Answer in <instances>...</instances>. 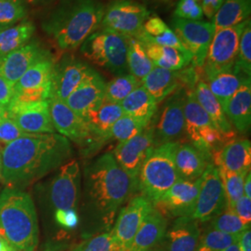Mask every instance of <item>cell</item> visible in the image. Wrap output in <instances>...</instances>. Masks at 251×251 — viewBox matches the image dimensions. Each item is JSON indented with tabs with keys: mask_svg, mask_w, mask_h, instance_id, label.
Returning a JSON list of instances; mask_svg holds the SVG:
<instances>
[{
	"mask_svg": "<svg viewBox=\"0 0 251 251\" xmlns=\"http://www.w3.org/2000/svg\"><path fill=\"white\" fill-rule=\"evenodd\" d=\"M165 251L163 250V248L161 247V245H159V246H156V247H154V248H152V249H150V250H148V251Z\"/></svg>",
	"mask_w": 251,
	"mask_h": 251,
	"instance_id": "57",
	"label": "cell"
},
{
	"mask_svg": "<svg viewBox=\"0 0 251 251\" xmlns=\"http://www.w3.org/2000/svg\"><path fill=\"white\" fill-rule=\"evenodd\" d=\"M0 168H1V156H0Z\"/></svg>",
	"mask_w": 251,
	"mask_h": 251,
	"instance_id": "61",
	"label": "cell"
},
{
	"mask_svg": "<svg viewBox=\"0 0 251 251\" xmlns=\"http://www.w3.org/2000/svg\"><path fill=\"white\" fill-rule=\"evenodd\" d=\"M221 251H239V247H238V243L233 244L232 246H230L229 248H227L226 250Z\"/></svg>",
	"mask_w": 251,
	"mask_h": 251,
	"instance_id": "55",
	"label": "cell"
},
{
	"mask_svg": "<svg viewBox=\"0 0 251 251\" xmlns=\"http://www.w3.org/2000/svg\"><path fill=\"white\" fill-rule=\"evenodd\" d=\"M194 94L198 103L205 110L208 117L212 120L216 127L224 134L229 137H234L233 126L225 115V110L220 101L208 89L206 82L199 79L194 90Z\"/></svg>",
	"mask_w": 251,
	"mask_h": 251,
	"instance_id": "29",
	"label": "cell"
},
{
	"mask_svg": "<svg viewBox=\"0 0 251 251\" xmlns=\"http://www.w3.org/2000/svg\"><path fill=\"white\" fill-rule=\"evenodd\" d=\"M125 115L148 125L154 116L158 104L143 86L132 91L121 103Z\"/></svg>",
	"mask_w": 251,
	"mask_h": 251,
	"instance_id": "31",
	"label": "cell"
},
{
	"mask_svg": "<svg viewBox=\"0 0 251 251\" xmlns=\"http://www.w3.org/2000/svg\"><path fill=\"white\" fill-rule=\"evenodd\" d=\"M36 31L35 25L24 21L10 26L0 28V56L6 55L25 45Z\"/></svg>",
	"mask_w": 251,
	"mask_h": 251,
	"instance_id": "35",
	"label": "cell"
},
{
	"mask_svg": "<svg viewBox=\"0 0 251 251\" xmlns=\"http://www.w3.org/2000/svg\"><path fill=\"white\" fill-rule=\"evenodd\" d=\"M85 198L95 214L111 220L129 197L135 183L126 174L112 152H105L85 170Z\"/></svg>",
	"mask_w": 251,
	"mask_h": 251,
	"instance_id": "2",
	"label": "cell"
},
{
	"mask_svg": "<svg viewBox=\"0 0 251 251\" xmlns=\"http://www.w3.org/2000/svg\"><path fill=\"white\" fill-rule=\"evenodd\" d=\"M129 38L105 29L97 30L82 43L81 53L117 76L126 75L128 73L126 53Z\"/></svg>",
	"mask_w": 251,
	"mask_h": 251,
	"instance_id": "6",
	"label": "cell"
},
{
	"mask_svg": "<svg viewBox=\"0 0 251 251\" xmlns=\"http://www.w3.org/2000/svg\"><path fill=\"white\" fill-rule=\"evenodd\" d=\"M72 251V250H71V251Z\"/></svg>",
	"mask_w": 251,
	"mask_h": 251,
	"instance_id": "62",
	"label": "cell"
},
{
	"mask_svg": "<svg viewBox=\"0 0 251 251\" xmlns=\"http://www.w3.org/2000/svg\"><path fill=\"white\" fill-rule=\"evenodd\" d=\"M210 228L226 233H241L247 229L251 228V225H247L236 215L233 210L226 208L224 212L211 219Z\"/></svg>",
	"mask_w": 251,
	"mask_h": 251,
	"instance_id": "43",
	"label": "cell"
},
{
	"mask_svg": "<svg viewBox=\"0 0 251 251\" xmlns=\"http://www.w3.org/2000/svg\"><path fill=\"white\" fill-rule=\"evenodd\" d=\"M212 161L210 154L192 144L179 143L175 153V165L179 179L195 181L201 178L207 165Z\"/></svg>",
	"mask_w": 251,
	"mask_h": 251,
	"instance_id": "24",
	"label": "cell"
},
{
	"mask_svg": "<svg viewBox=\"0 0 251 251\" xmlns=\"http://www.w3.org/2000/svg\"><path fill=\"white\" fill-rule=\"evenodd\" d=\"M13 87L9 81L0 76V106L6 111L13 96Z\"/></svg>",
	"mask_w": 251,
	"mask_h": 251,
	"instance_id": "50",
	"label": "cell"
},
{
	"mask_svg": "<svg viewBox=\"0 0 251 251\" xmlns=\"http://www.w3.org/2000/svg\"><path fill=\"white\" fill-rule=\"evenodd\" d=\"M27 134L10 118L6 117L0 120V142L8 144Z\"/></svg>",
	"mask_w": 251,
	"mask_h": 251,
	"instance_id": "47",
	"label": "cell"
},
{
	"mask_svg": "<svg viewBox=\"0 0 251 251\" xmlns=\"http://www.w3.org/2000/svg\"><path fill=\"white\" fill-rule=\"evenodd\" d=\"M251 13V0H225L213 18L215 32L241 24Z\"/></svg>",
	"mask_w": 251,
	"mask_h": 251,
	"instance_id": "34",
	"label": "cell"
},
{
	"mask_svg": "<svg viewBox=\"0 0 251 251\" xmlns=\"http://www.w3.org/2000/svg\"><path fill=\"white\" fill-rule=\"evenodd\" d=\"M179 144L169 143L155 147L141 168L137 178L139 187L152 205L179 179L175 165Z\"/></svg>",
	"mask_w": 251,
	"mask_h": 251,
	"instance_id": "5",
	"label": "cell"
},
{
	"mask_svg": "<svg viewBox=\"0 0 251 251\" xmlns=\"http://www.w3.org/2000/svg\"><path fill=\"white\" fill-rule=\"evenodd\" d=\"M0 251H12L10 249H9V247L6 245L2 250H0Z\"/></svg>",
	"mask_w": 251,
	"mask_h": 251,
	"instance_id": "59",
	"label": "cell"
},
{
	"mask_svg": "<svg viewBox=\"0 0 251 251\" xmlns=\"http://www.w3.org/2000/svg\"><path fill=\"white\" fill-rule=\"evenodd\" d=\"M149 17L150 11L135 0H114L104 9L100 27L126 37L137 38Z\"/></svg>",
	"mask_w": 251,
	"mask_h": 251,
	"instance_id": "9",
	"label": "cell"
},
{
	"mask_svg": "<svg viewBox=\"0 0 251 251\" xmlns=\"http://www.w3.org/2000/svg\"><path fill=\"white\" fill-rule=\"evenodd\" d=\"M154 148L152 128L147 126L134 138L125 143H118L113 155L119 167L135 183L144 162Z\"/></svg>",
	"mask_w": 251,
	"mask_h": 251,
	"instance_id": "15",
	"label": "cell"
},
{
	"mask_svg": "<svg viewBox=\"0 0 251 251\" xmlns=\"http://www.w3.org/2000/svg\"><path fill=\"white\" fill-rule=\"evenodd\" d=\"M225 0H201L203 15L207 19H213L218 10L221 9Z\"/></svg>",
	"mask_w": 251,
	"mask_h": 251,
	"instance_id": "51",
	"label": "cell"
},
{
	"mask_svg": "<svg viewBox=\"0 0 251 251\" xmlns=\"http://www.w3.org/2000/svg\"><path fill=\"white\" fill-rule=\"evenodd\" d=\"M56 222L63 228L74 229L76 227L79 222V218L75 209H58L55 211Z\"/></svg>",
	"mask_w": 251,
	"mask_h": 251,
	"instance_id": "48",
	"label": "cell"
},
{
	"mask_svg": "<svg viewBox=\"0 0 251 251\" xmlns=\"http://www.w3.org/2000/svg\"><path fill=\"white\" fill-rule=\"evenodd\" d=\"M233 70L242 76H251V23L248 21L239 41L238 52L233 64Z\"/></svg>",
	"mask_w": 251,
	"mask_h": 251,
	"instance_id": "41",
	"label": "cell"
},
{
	"mask_svg": "<svg viewBox=\"0 0 251 251\" xmlns=\"http://www.w3.org/2000/svg\"><path fill=\"white\" fill-rule=\"evenodd\" d=\"M226 208L227 200L219 169L211 161L201 176L197 206L191 217L198 222L206 223Z\"/></svg>",
	"mask_w": 251,
	"mask_h": 251,
	"instance_id": "13",
	"label": "cell"
},
{
	"mask_svg": "<svg viewBox=\"0 0 251 251\" xmlns=\"http://www.w3.org/2000/svg\"><path fill=\"white\" fill-rule=\"evenodd\" d=\"M147 126L124 114L112 126L110 139H115L118 143H125L140 134Z\"/></svg>",
	"mask_w": 251,
	"mask_h": 251,
	"instance_id": "42",
	"label": "cell"
},
{
	"mask_svg": "<svg viewBox=\"0 0 251 251\" xmlns=\"http://www.w3.org/2000/svg\"><path fill=\"white\" fill-rule=\"evenodd\" d=\"M246 78L233 70V67L230 70H225L222 72L215 73L211 75L205 77L208 89L212 92L221 103L223 108H225L228 100L233 97V94L238 90L242 85L243 81Z\"/></svg>",
	"mask_w": 251,
	"mask_h": 251,
	"instance_id": "33",
	"label": "cell"
},
{
	"mask_svg": "<svg viewBox=\"0 0 251 251\" xmlns=\"http://www.w3.org/2000/svg\"><path fill=\"white\" fill-rule=\"evenodd\" d=\"M227 119L236 130L246 133L251 124V77L243 81L242 85L228 100L225 108Z\"/></svg>",
	"mask_w": 251,
	"mask_h": 251,
	"instance_id": "26",
	"label": "cell"
},
{
	"mask_svg": "<svg viewBox=\"0 0 251 251\" xmlns=\"http://www.w3.org/2000/svg\"><path fill=\"white\" fill-rule=\"evenodd\" d=\"M23 0H0V28L10 26L26 17Z\"/></svg>",
	"mask_w": 251,
	"mask_h": 251,
	"instance_id": "44",
	"label": "cell"
},
{
	"mask_svg": "<svg viewBox=\"0 0 251 251\" xmlns=\"http://www.w3.org/2000/svg\"><path fill=\"white\" fill-rule=\"evenodd\" d=\"M7 117L25 133H55L49 100L36 102L9 104Z\"/></svg>",
	"mask_w": 251,
	"mask_h": 251,
	"instance_id": "18",
	"label": "cell"
},
{
	"mask_svg": "<svg viewBox=\"0 0 251 251\" xmlns=\"http://www.w3.org/2000/svg\"><path fill=\"white\" fill-rule=\"evenodd\" d=\"M72 251H122L112 232L100 233L73 249Z\"/></svg>",
	"mask_w": 251,
	"mask_h": 251,
	"instance_id": "45",
	"label": "cell"
},
{
	"mask_svg": "<svg viewBox=\"0 0 251 251\" xmlns=\"http://www.w3.org/2000/svg\"><path fill=\"white\" fill-rule=\"evenodd\" d=\"M104 9L99 0H63L43 29L61 50H73L99 29Z\"/></svg>",
	"mask_w": 251,
	"mask_h": 251,
	"instance_id": "3",
	"label": "cell"
},
{
	"mask_svg": "<svg viewBox=\"0 0 251 251\" xmlns=\"http://www.w3.org/2000/svg\"><path fill=\"white\" fill-rule=\"evenodd\" d=\"M152 1H159V2H168V1H173V0H152Z\"/></svg>",
	"mask_w": 251,
	"mask_h": 251,
	"instance_id": "60",
	"label": "cell"
},
{
	"mask_svg": "<svg viewBox=\"0 0 251 251\" xmlns=\"http://www.w3.org/2000/svg\"><path fill=\"white\" fill-rule=\"evenodd\" d=\"M142 86L155 100L158 105L171 94L183 89L179 71L175 72L156 66L144 77Z\"/></svg>",
	"mask_w": 251,
	"mask_h": 251,
	"instance_id": "28",
	"label": "cell"
},
{
	"mask_svg": "<svg viewBox=\"0 0 251 251\" xmlns=\"http://www.w3.org/2000/svg\"><path fill=\"white\" fill-rule=\"evenodd\" d=\"M50 55L36 41L28 42L18 50L0 56V76L13 86L35 63Z\"/></svg>",
	"mask_w": 251,
	"mask_h": 251,
	"instance_id": "20",
	"label": "cell"
},
{
	"mask_svg": "<svg viewBox=\"0 0 251 251\" xmlns=\"http://www.w3.org/2000/svg\"><path fill=\"white\" fill-rule=\"evenodd\" d=\"M200 229L192 217H179L173 223L162 241L165 251H198Z\"/></svg>",
	"mask_w": 251,
	"mask_h": 251,
	"instance_id": "22",
	"label": "cell"
},
{
	"mask_svg": "<svg viewBox=\"0 0 251 251\" xmlns=\"http://www.w3.org/2000/svg\"><path fill=\"white\" fill-rule=\"evenodd\" d=\"M183 115L185 136L188 140L206 126H216L205 110L198 103L194 90L186 91L183 103Z\"/></svg>",
	"mask_w": 251,
	"mask_h": 251,
	"instance_id": "36",
	"label": "cell"
},
{
	"mask_svg": "<svg viewBox=\"0 0 251 251\" xmlns=\"http://www.w3.org/2000/svg\"><path fill=\"white\" fill-rule=\"evenodd\" d=\"M249 20L215 32L202 68L204 77L233 68L237 57L240 37Z\"/></svg>",
	"mask_w": 251,
	"mask_h": 251,
	"instance_id": "10",
	"label": "cell"
},
{
	"mask_svg": "<svg viewBox=\"0 0 251 251\" xmlns=\"http://www.w3.org/2000/svg\"><path fill=\"white\" fill-rule=\"evenodd\" d=\"M0 235L12 251H36L39 241L36 206L22 189L7 187L0 194Z\"/></svg>",
	"mask_w": 251,
	"mask_h": 251,
	"instance_id": "4",
	"label": "cell"
},
{
	"mask_svg": "<svg viewBox=\"0 0 251 251\" xmlns=\"http://www.w3.org/2000/svg\"><path fill=\"white\" fill-rule=\"evenodd\" d=\"M126 65L129 74L141 83L154 67L142 42L133 37L129 38L126 53Z\"/></svg>",
	"mask_w": 251,
	"mask_h": 251,
	"instance_id": "37",
	"label": "cell"
},
{
	"mask_svg": "<svg viewBox=\"0 0 251 251\" xmlns=\"http://www.w3.org/2000/svg\"><path fill=\"white\" fill-rule=\"evenodd\" d=\"M239 251H251V228L247 229L241 233L238 241Z\"/></svg>",
	"mask_w": 251,
	"mask_h": 251,
	"instance_id": "52",
	"label": "cell"
},
{
	"mask_svg": "<svg viewBox=\"0 0 251 251\" xmlns=\"http://www.w3.org/2000/svg\"><path fill=\"white\" fill-rule=\"evenodd\" d=\"M81 171L78 162L71 159L59 168L50 186V200L56 210L75 209L78 204Z\"/></svg>",
	"mask_w": 251,
	"mask_h": 251,
	"instance_id": "14",
	"label": "cell"
},
{
	"mask_svg": "<svg viewBox=\"0 0 251 251\" xmlns=\"http://www.w3.org/2000/svg\"><path fill=\"white\" fill-rule=\"evenodd\" d=\"M216 167L246 176L251 167V144L249 140H233L212 154Z\"/></svg>",
	"mask_w": 251,
	"mask_h": 251,
	"instance_id": "23",
	"label": "cell"
},
{
	"mask_svg": "<svg viewBox=\"0 0 251 251\" xmlns=\"http://www.w3.org/2000/svg\"><path fill=\"white\" fill-rule=\"evenodd\" d=\"M136 39L143 43L173 47L187 51L180 44L178 37L171 27L157 16L149 17L144 22L143 31Z\"/></svg>",
	"mask_w": 251,
	"mask_h": 251,
	"instance_id": "32",
	"label": "cell"
},
{
	"mask_svg": "<svg viewBox=\"0 0 251 251\" xmlns=\"http://www.w3.org/2000/svg\"><path fill=\"white\" fill-rule=\"evenodd\" d=\"M233 212L238 216L243 222L247 225H251V198L243 196L234 204Z\"/></svg>",
	"mask_w": 251,
	"mask_h": 251,
	"instance_id": "49",
	"label": "cell"
},
{
	"mask_svg": "<svg viewBox=\"0 0 251 251\" xmlns=\"http://www.w3.org/2000/svg\"><path fill=\"white\" fill-rule=\"evenodd\" d=\"M6 116H7V111L0 106V120H2Z\"/></svg>",
	"mask_w": 251,
	"mask_h": 251,
	"instance_id": "56",
	"label": "cell"
},
{
	"mask_svg": "<svg viewBox=\"0 0 251 251\" xmlns=\"http://www.w3.org/2000/svg\"><path fill=\"white\" fill-rule=\"evenodd\" d=\"M141 42V41H140ZM145 51L156 67L171 71H179L192 63L193 57L188 51L173 47L159 46L151 43H143Z\"/></svg>",
	"mask_w": 251,
	"mask_h": 251,
	"instance_id": "30",
	"label": "cell"
},
{
	"mask_svg": "<svg viewBox=\"0 0 251 251\" xmlns=\"http://www.w3.org/2000/svg\"><path fill=\"white\" fill-rule=\"evenodd\" d=\"M201 0H179L174 10V17L189 21H201L203 18Z\"/></svg>",
	"mask_w": 251,
	"mask_h": 251,
	"instance_id": "46",
	"label": "cell"
},
{
	"mask_svg": "<svg viewBox=\"0 0 251 251\" xmlns=\"http://www.w3.org/2000/svg\"><path fill=\"white\" fill-rule=\"evenodd\" d=\"M186 90H177L169 96L155 112L148 126L152 128L154 147L169 143H180L185 136L183 103Z\"/></svg>",
	"mask_w": 251,
	"mask_h": 251,
	"instance_id": "7",
	"label": "cell"
},
{
	"mask_svg": "<svg viewBox=\"0 0 251 251\" xmlns=\"http://www.w3.org/2000/svg\"><path fill=\"white\" fill-rule=\"evenodd\" d=\"M244 196L251 198V171L246 175L244 181Z\"/></svg>",
	"mask_w": 251,
	"mask_h": 251,
	"instance_id": "53",
	"label": "cell"
},
{
	"mask_svg": "<svg viewBox=\"0 0 251 251\" xmlns=\"http://www.w3.org/2000/svg\"><path fill=\"white\" fill-rule=\"evenodd\" d=\"M49 107L55 130L77 144L85 153L93 152L101 145L90 132L86 121L76 115L65 101L50 98Z\"/></svg>",
	"mask_w": 251,
	"mask_h": 251,
	"instance_id": "8",
	"label": "cell"
},
{
	"mask_svg": "<svg viewBox=\"0 0 251 251\" xmlns=\"http://www.w3.org/2000/svg\"><path fill=\"white\" fill-rule=\"evenodd\" d=\"M54 65L51 57L32 65L13 87L14 101L28 103L50 99Z\"/></svg>",
	"mask_w": 251,
	"mask_h": 251,
	"instance_id": "12",
	"label": "cell"
},
{
	"mask_svg": "<svg viewBox=\"0 0 251 251\" xmlns=\"http://www.w3.org/2000/svg\"><path fill=\"white\" fill-rule=\"evenodd\" d=\"M168 230L167 217L154 206L135 235L130 251H146L161 244Z\"/></svg>",
	"mask_w": 251,
	"mask_h": 251,
	"instance_id": "27",
	"label": "cell"
},
{
	"mask_svg": "<svg viewBox=\"0 0 251 251\" xmlns=\"http://www.w3.org/2000/svg\"><path fill=\"white\" fill-rule=\"evenodd\" d=\"M93 69L72 56H66L54 65L50 98L65 101Z\"/></svg>",
	"mask_w": 251,
	"mask_h": 251,
	"instance_id": "19",
	"label": "cell"
},
{
	"mask_svg": "<svg viewBox=\"0 0 251 251\" xmlns=\"http://www.w3.org/2000/svg\"><path fill=\"white\" fill-rule=\"evenodd\" d=\"M123 115V109L119 103L109 101L104 98L97 107L88 112L83 119L94 138L102 144L110 139L112 126Z\"/></svg>",
	"mask_w": 251,
	"mask_h": 251,
	"instance_id": "25",
	"label": "cell"
},
{
	"mask_svg": "<svg viewBox=\"0 0 251 251\" xmlns=\"http://www.w3.org/2000/svg\"><path fill=\"white\" fill-rule=\"evenodd\" d=\"M241 233H226L209 228L203 234H200L198 250L203 251H224L233 244L238 243Z\"/></svg>",
	"mask_w": 251,
	"mask_h": 251,
	"instance_id": "39",
	"label": "cell"
},
{
	"mask_svg": "<svg viewBox=\"0 0 251 251\" xmlns=\"http://www.w3.org/2000/svg\"><path fill=\"white\" fill-rule=\"evenodd\" d=\"M142 83L130 74L117 75L105 86V100L116 103H121Z\"/></svg>",
	"mask_w": 251,
	"mask_h": 251,
	"instance_id": "38",
	"label": "cell"
},
{
	"mask_svg": "<svg viewBox=\"0 0 251 251\" xmlns=\"http://www.w3.org/2000/svg\"><path fill=\"white\" fill-rule=\"evenodd\" d=\"M6 245H7V244L4 242V240L2 239V237H1V235H0V250H2Z\"/></svg>",
	"mask_w": 251,
	"mask_h": 251,
	"instance_id": "58",
	"label": "cell"
},
{
	"mask_svg": "<svg viewBox=\"0 0 251 251\" xmlns=\"http://www.w3.org/2000/svg\"><path fill=\"white\" fill-rule=\"evenodd\" d=\"M105 86L106 83L102 77L93 69L89 76L65 100V103L76 115L84 118L88 112L97 107L104 100Z\"/></svg>",
	"mask_w": 251,
	"mask_h": 251,
	"instance_id": "21",
	"label": "cell"
},
{
	"mask_svg": "<svg viewBox=\"0 0 251 251\" xmlns=\"http://www.w3.org/2000/svg\"><path fill=\"white\" fill-rule=\"evenodd\" d=\"M25 3H28L30 5H42L50 2V0H23Z\"/></svg>",
	"mask_w": 251,
	"mask_h": 251,
	"instance_id": "54",
	"label": "cell"
},
{
	"mask_svg": "<svg viewBox=\"0 0 251 251\" xmlns=\"http://www.w3.org/2000/svg\"><path fill=\"white\" fill-rule=\"evenodd\" d=\"M218 169L225 189L227 208L232 210L236 201L244 196V181L246 176L227 171L221 167H218Z\"/></svg>",
	"mask_w": 251,
	"mask_h": 251,
	"instance_id": "40",
	"label": "cell"
},
{
	"mask_svg": "<svg viewBox=\"0 0 251 251\" xmlns=\"http://www.w3.org/2000/svg\"><path fill=\"white\" fill-rule=\"evenodd\" d=\"M201 178L195 181L179 179L153 206L165 217H191L198 201Z\"/></svg>",
	"mask_w": 251,
	"mask_h": 251,
	"instance_id": "17",
	"label": "cell"
},
{
	"mask_svg": "<svg viewBox=\"0 0 251 251\" xmlns=\"http://www.w3.org/2000/svg\"><path fill=\"white\" fill-rule=\"evenodd\" d=\"M71 155V144L62 135L27 133L0 152V178L8 187L22 189L59 169Z\"/></svg>",
	"mask_w": 251,
	"mask_h": 251,
	"instance_id": "1",
	"label": "cell"
},
{
	"mask_svg": "<svg viewBox=\"0 0 251 251\" xmlns=\"http://www.w3.org/2000/svg\"><path fill=\"white\" fill-rule=\"evenodd\" d=\"M171 25L180 44L192 55L191 63L202 71L208 48L215 34L213 22L189 21L173 17Z\"/></svg>",
	"mask_w": 251,
	"mask_h": 251,
	"instance_id": "11",
	"label": "cell"
},
{
	"mask_svg": "<svg viewBox=\"0 0 251 251\" xmlns=\"http://www.w3.org/2000/svg\"><path fill=\"white\" fill-rule=\"evenodd\" d=\"M152 208V202L144 196L132 198L122 208L112 231L122 251H130L136 233Z\"/></svg>",
	"mask_w": 251,
	"mask_h": 251,
	"instance_id": "16",
	"label": "cell"
}]
</instances>
